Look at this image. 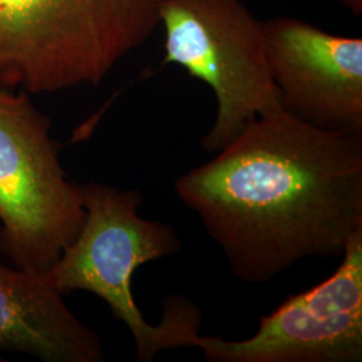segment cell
I'll list each match as a JSON object with an SVG mask.
<instances>
[{"mask_svg": "<svg viewBox=\"0 0 362 362\" xmlns=\"http://www.w3.org/2000/svg\"><path fill=\"white\" fill-rule=\"evenodd\" d=\"M242 282L341 257L362 233V132L322 129L278 109L250 121L175 181Z\"/></svg>", "mask_w": 362, "mask_h": 362, "instance_id": "obj_1", "label": "cell"}, {"mask_svg": "<svg viewBox=\"0 0 362 362\" xmlns=\"http://www.w3.org/2000/svg\"><path fill=\"white\" fill-rule=\"evenodd\" d=\"M85 219L76 239L47 272L64 296L86 291L101 298L113 318L128 327L139 362L164 350L192 348L202 311L181 296L165 299L161 322L149 324L133 296V275L149 262L179 252L181 242L167 223L139 214L144 196L100 181L81 184Z\"/></svg>", "mask_w": 362, "mask_h": 362, "instance_id": "obj_2", "label": "cell"}, {"mask_svg": "<svg viewBox=\"0 0 362 362\" xmlns=\"http://www.w3.org/2000/svg\"><path fill=\"white\" fill-rule=\"evenodd\" d=\"M163 0H0V88L100 85L160 26Z\"/></svg>", "mask_w": 362, "mask_h": 362, "instance_id": "obj_3", "label": "cell"}, {"mask_svg": "<svg viewBox=\"0 0 362 362\" xmlns=\"http://www.w3.org/2000/svg\"><path fill=\"white\" fill-rule=\"evenodd\" d=\"M50 130L27 91L0 88V254L28 272H49L85 219Z\"/></svg>", "mask_w": 362, "mask_h": 362, "instance_id": "obj_4", "label": "cell"}, {"mask_svg": "<svg viewBox=\"0 0 362 362\" xmlns=\"http://www.w3.org/2000/svg\"><path fill=\"white\" fill-rule=\"evenodd\" d=\"M163 64L203 81L216 117L202 145L218 153L257 117L282 109L267 59L263 23L243 0H163Z\"/></svg>", "mask_w": 362, "mask_h": 362, "instance_id": "obj_5", "label": "cell"}, {"mask_svg": "<svg viewBox=\"0 0 362 362\" xmlns=\"http://www.w3.org/2000/svg\"><path fill=\"white\" fill-rule=\"evenodd\" d=\"M336 272L263 315L245 339L196 334L211 362H360L362 233L350 239Z\"/></svg>", "mask_w": 362, "mask_h": 362, "instance_id": "obj_6", "label": "cell"}, {"mask_svg": "<svg viewBox=\"0 0 362 362\" xmlns=\"http://www.w3.org/2000/svg\"><path fill=\"white\" fill-rule=\"evenodd\" d=\"M262 23L282 110L317 128L362 132V39L296 18Z\"/></svg>", "mask_w": 362, "mask_h": 362, "instance_id": "obj_7", "label": "cell"}, {"mask_svg": "<svg viewBox=\"0 0 362 362\" xmlns=\"http://www.w3.org/2000/svg\"><path fill=\"white\" fill-rule=\"evenodd\" d=\"M0 351L45 362H103L101 339L67 308L47 272L0 263Z\"/></svg>", "mask_w": 362, "mask_h": 362, "instance_id": "obj_8", "label": "cell"}, {"mask_svg": "<svg viewBox=\"0 0 362 362\" xmlns=\"http://www.w3.org/2000/svg\"><path fill=\"white\" fill-rule=\"evenodd\" d=\"M341 6L348 8L350 13L354 15H361L362 13V0H337Z\"/></svg>", "mask_w": 362, "mask_h": 362, "instance_id": "obj_9", "label": "cell"}, {"mask_svg": "<svg viewBox=\"0 0 362 362\" xmlns=\"http://www.w3.org/2000/svg\"><path fill=\"white\" fill-rule=\"evenodd\" d=\"M0 361H4V358H1V357H0Z\"/></svg>", "mask_w": 362, "mask_h": 362, "instance_id": "obj_10", "label": "cell"}]
</instances>
